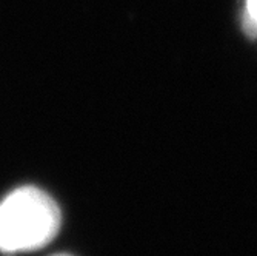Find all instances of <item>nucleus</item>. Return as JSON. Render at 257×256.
Returning <instances> with one entry per match:
<instances>
[{
	"mask_svg": "<svg viewBox=\"0 0 257 256\" xmlns=\"http://www.w3.org/2000/svg\"><path fill=\"white\" fill-rule=\"evenodd\" d=\"M246 7H248V14L252 23L257 25V0H246Z\"/></svg>",
	"mask_w": 257,
	"mask_h": 256,
	"instance_id": "nucleus-2",
	"label": "nucleus"
},
{
	"mask_svg": "<svg viewBox=\"0 0 257 256\" xmlns=\"http://www.w3.org/2000/svg\"><path fill=\"white\" fill-rule=\"evenodd\" d=\"M60 230V208L37 187H20L0 202V251H33L50 244Z\"/></svg>",
	"mask_w": 257,
	"mask_h": 256,
	"instance_id": "nucleus-1",
	"label": "nucleus"
},
{
	"mask_svg": "<svg viewBox=\"0 0 257 256\" xmlns=\"http://www.w3.org/2000/svg\"><path fill=\"white\" fill-rule=\"evenodd\" d=\"M54 256H69V254H54Z\"/></svg>",
	"mask_w": 257,
	"mask_h": 256,
	"instance_id": "nucleus-3",
	"label": "nucleus"
}]
</instances>
